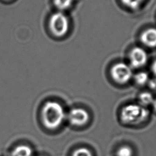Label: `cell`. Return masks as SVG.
Masks as SVG:
<instances>
[{
  "mask_svg": "<svg viewBox=\"0 0 156 156\" xmlns=\"http://www.w3.org/2000/svg\"><path fill=\"white\" fill-rule=\"evenodd\" d=\"M41 116L44 125L48 129H54L61 125L65 113L63 107L59 103L48 101L43 107Z\"/></svg>",
  "mask_w": 156,
  "mask_h": 156,
  "instance_id": "1",
  "label": "cell"
},
{
  "mask_svg": "<svg viewBox=\"0 0 156 156\" xmlns=\"http://www.w3.org/2000/svg\"><path fill=\"white\" fill-rule=\"evenodd\" d=\"M149 112L145 107L137 104H129L124 107L121 112V119L126 124H136L144 121Z\"/></svg>",
  "mask_w": 156,
  "mask_h": 156,
  "instance_id": "2",
  "label": "cell"
},
{
  "mask_svg": "<svg viewBox=\"0 0 156 156\" xmlns=\"http://www.w3.org/2000/svg\"><path fill=\"white\" fill-rule=\"evenodd\" d=\"M49 27L52 34L58 37L65 35L68 30L69 22L66 16L61 12L54 13L49 20Z\"/></svg>",
  "mask_w": 156,
  "mask_h": 156,
  "instance_id": "3",
  "label": "cell"
},
{
  "mask_svg": "<svg viewBox=\"0 0 156 156\" xmlns=\"http://www.w3.org/2000/svg\"><path fill=\"white\" fill-rule=\"evenodd\" d=\"M111 76L113 79L119 83H126L133 76L132 67L122 62L114 65L111 69Z\"/></svg>",
  "mask_w": 156,
  "mask_h": 156,
  "instance_id": "4",
  "label": "cell"
},
{
  "mask_svg": "<svg viewBox=\"0 0 156 156\" xmlns=\"http://www.w3.org/2000/svg\"><path fill=\"white\" fill-rule=\"evenodd\" d=\"M147 54L144 49L140 47H135L132 49L129 54L130 63L132 67L138 68L147 63Z\"/></svg>",
  "mask_w": 156,
  "mask_h": 156,
  "instance_id": "5",
  "label": "cell"
},
{
  "mask_svg": "<svg viewBox=\"0 0 156 156\" xmlns=\"http://www.w3.org/2000/svg\"><path fill=\"white\" fill-rule=\"evenodd\" d=\"M68 119L71 124L80 126L87 122L89 119V115L85 110L76 108L70 110L68 115Z\"/></svg>",
  "mask_w": 156,
  "mask_h": 156,
  "instance_id": "6",
  "label": "cell"
},
{
  "mask_svg": "<svg viewBox=\"0 0 156 156\" xmlns=\"http://www.w3.org/2000/svg\"><path fill=\"white\" fill-rule=\"evenodd\" d=\"M141 41L144 45L154 48L156 46V29L149 28L144 30L141 35Z\"/></svg>",
  "mask_w": 156,
  "mask_h": 156,
  "instance_id": "7",
  "label": "cell"
},
{
  "mask_svg": "<svg viewBox=\"0 0 156 156\" xmlns=\"http://www.w3.org/2000/svg\"><path fill=\"white\" fill-rule=\"evenodd\" d=\"M32 149L26 145H19L12 151V156H32Z\"/></svg>",
  "mask_w": 156,
  "mask_h": 156,
  "instance_id": "8",
  "label": "cell"
},
{
  "mask_svg": "<svg viewBox=\"0 0 156 156\" xmlns=\"http://www.w3.org/2000/svg\"><path fill=\"white\" fill-rule=\"evenodd\" d=\"M139 101L142 105H148L154 102V98L149 92H143L139 96Z\"/></svg>",
  "mask_w": 156,
  "mask_h": 156,
  "instance_id": "9",
  "label": "cell"
},
{
  "mask_svg": "<svg viewBox=\"0 0 156 156\" xmlns=\"http://www.w3.org/2000/svg\"><path fill=\"white\" fill-rule=\"evenodd\" d=\"M72 2H73V0H54V1L55 7L60 10H64L69 8L71 5Z\"/></svg>",
  "mask_w": 156,
  "mask_h": 156,
  "instance_id": "10",
  "label": "cell"
},
{
  "mask_svg": "<svg viewBox=\"0 0 156 156\" xmlns=\"http://www.w3.org/2000/svg\"><path fill=\"white\" fill-rule=\"evenodd\" d=\"M135 82L140 85H144L145 84L149 79V76L147 73L146 72H140L138 73H137L135 76Z\"/></svg>",
  "mask_w": 156,
  "mask_h": 156,
  "instance_id": "11",
  "label": "cell"
},
{
  "mask_svg": "<svg viewBox=\"0 0 156 156\" xmlns=\"http://www.w3.org/2000/svg\"><path fill=\"white\" fill-rule=\"evenodd\" d=\"M116 155V156H132V151L130 147L124 146L117 150Z\"/></svg>",
  "mask_w": 156,
  "mask_h": 156,
  "instance_id": "12",
  "label": "cell"
},
{
  "mask_svg": "<svg viewBox=\"0 0 156 156\" xmlns=\"http://www.w3.org/2000/svg\"><path fill=\"white\" fill-rule=\"evenodd\" d=\"M122 3L132 9H137L143 0H121Z\"/></svg>",
  "mask_w": 156,
  "mask_h": 156,
  "instance_id": "13",
  "label": "cell"
},
{
  "mask_svg": "<svg viewBox=\"0 0 156 156\" xmlns=\"http://www.w3.org/2000/svg\"><path fill=\"white\" fill-rule=\"evenodd\" d=\"M72 156H92L90 150L85 147H80L74 151Z\"/></svg>",
  "mask_w": 156,
  "mask_h": 156,
  "instance_id": "14",
  "label": "cell"
},
{
  "mask_svg": "<svg viewBox=\"0 0 156 156\" xmlns=\"http://www.w3.org/2000/svg\"><path fill=\"white\" fill-rule=\"evenodd\" d=\"M151 70L152 71L153 74L154 75V76L156 77V60H155L151 66Z\"/></svg>",
  "mask_w": 156,
  "mask_h": 156,
  "instance_id": "15",
  "label": "cell"
},
{
  "mask_svg": "<svg viewBox=\"0 0 156 156\" xmlns=\"http://www.w3.org/2000/svg\"><path fill=\"white\" fill-rule=\"evenodd\" d=\"M153 105H154V109L156 110V99H154V102H153Z\"/></svg>",
  "mask_w": 156,
  "mask_h": 156,
  "instance_id": "16",
  "label": "cell"
}]
</instances>
